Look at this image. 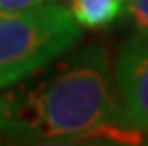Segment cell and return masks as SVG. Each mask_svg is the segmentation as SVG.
<instances>
[{
	"instance_id": "7",
	"label": "cell",
	"mask_w": 148,
	"mask_h": 146,
	"mask_svg": "<svg viewBox=\"0 0 148 146\" xmlns=\"http://www.w3.org/2000/svg\"><path fill=\"white\" fill-rule=\"evenodd\" d=\"M144 138H146V141H144V142H148V131H146V133H144Z\"/></svg>"
},
{
	"instance_id": "5",
	"label": "cell",
	"mask_w": 148,
	"mask_h": 146,
	"mask_svg": "<svg viewBox=\"0 0 148 146\" xmlns=\"http://www.w3.org/2000/svg\"><path fill=\"white\" fill-rule=\"evenodd\" d=\"M125 10L137 34L148 38V0H127Z\"/></svg>"
},
{
	"instance_id": "4",
	"label": "cell",
	"mask_w": 148,
	"mask_h": 146,
	"mask_svg": "<svg viewBox=\"0 0 148 146\" xmlns=\"http://www.w3.org/2000/svg\"><path fill=\"white\" fill-rule=\"evenodd\" d=\"M74 21L86 29H103L120 17L123 0H69Z\"/></svg>"
},
{
	"instance_id": "3",
	"label": "cell",
	"mask_w": 148,
	"mask_h": 146,
	"mask_svg": "<svg viewBox=\"0 0 148 146\" xmlns=\"http://www.w3.org/2000/svg\"><path fill=\"white\" fill-rule=\"evenodd\" d=\"M114 80L120 95L122 123L140 133L148 131V38L133 36L120 47Z\"/></svg>"
},
{
	"instance_id": "2",
	"label": "cell",
	"mask_w": 148,
	"mask_h": 146,
	"mask_svg": "<svg viewBox=\"0 0 148 146\" xmlns=\"http://www.w3.org/2000/svg\"><path fill=\"white\" fill-rule=\"evenodd\" d=\"M80 38V25L63 4L49 2L0 17V89L44 69Z\"/></svg>"
},
{
	"instance_id": "1",
	"label": "cell",
	"mask_w": 148,
	"mask_h": 146,
	"mask_svg": "<svg viewBox=\"0 0 148 146\" xmlns=\"http://www.w3.org/2000/svg\"><path fill=\"white\" fill-rule=\"evenodd\" d=\"M0 138L140 144L144 133L122 123L108 51L89 46L29 89L0 93Z\"/></svg>"
},
{
	"instance_id": "6",
	"label": "cell",
	"mask_w": 148,
	"mask_h": 146,
	"mask_svg": "<svg viewBox=\"0 0 148 146\" xmlns=\"http://www.w3.org/2000/svg\"><path fill=\"white\" fill-rule=\"evenodd\" d=\"M46 0H0V17L27 12V10L34 8V6H40Z\"/></svg>"
}]
</instances>
